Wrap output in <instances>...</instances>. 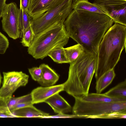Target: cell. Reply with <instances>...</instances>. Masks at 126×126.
<instances>
[{"instance_id":"8992f818","label":"cell","mask_w":126,"mask_h":126,"mask_svg":"<svg viewBox=\"0 0 126 126\" xmlns=\"http://www.w3.org/2000/svg\"><path fill=\"white\" fill-rule=\"evenodd\" d=\"M79 0H65L35 19H31L30 26L36 34L54 24H64Z\"/></svg>"},{"instance_id":"ffe728a7","label":"cell","mask_w":126,"mask_h":126,"mask_svg":"<svg viewBox=\"0 0 126 126\" xmlns=\"http://www.w3.org/2000/svg\"><path fill=\"white\" fill-rule=\"evenodd\" d=\"M64 49L69 63L75 61L84 51L83 47L78 44L70 47L64 48Z\"/></svg>"},{"instance_id":"d6986e66","label":"cell","mask_w":126,"mask_h":126,"mask_svg":"<svg viewBox=\"0 0 126 126\" xmlns=\"http://www.w3.org/2000/svg\"><path fill=\"white\" fill-rule=\"evenodd\" d=\"M31 18L27 11L20 8L19 11V37L21 38L25 32L30 26Z\"/></svg>"},{"instance_id":"7c38bea8","label":"cell","mask_w":126,"mask_h":126,"mask_svg":"<svg viewBox=\"0 0 126 126\" xmlns=\"http://www.w3.org/2000/svg\"><path fill=\"white\" fill-rule=\"evenodd\" d=\"M44 102L48 104L56 113H65L70 112L72 110L71 105L59 93L51 96Z\"/></svg>"},{"instance_id":"f546056e","label":"cell","mask_w":126,"mask_h":126,"mask_svg":"<svg viewBox=\"0 0 126 126\" xmlns=\"http://www.w3.org/2000/svg\"><path fill=\"white\" fill-rule=\"evenodd\" d=\"M7 0H0V18L2 17V13Z\"/></svg>"},{"instance_id":"5bb4252c","label":"cell","mask_w":126,"mask_h":126,"mask_svg":"<svg viewBox=\"0 0 126 126\" xmlns=\"http://www.w3.org/2000/svg\"><path fill=\"white\" fill-rule=\"evenodd\" d=\"M10 115L14 117H37L41 118L43 116L49 115L48 113L38 110L33 105L11 112Z\"/></svg>"},{"instance_id":"9c48e42d","label":"cell","mask_w":126,"mask_h":126,"mask_svg":"<svg viewBox=\"0 0 126 126\" xmlns=\"http://www.w3.org/2000/svg\"><path fill=\"white\" fill-rule=\"evenodd\" d=\"M19 11L16 4L11 2L5 4L2 16V29L14 39L19 37Z\"/></svg>"},{"instance_id":"484cf974","label":"cell","mask_w":126,"mask_h":126,"mask_svg":"<svg viewBox=\"0 0 126 126\" xmlns=\"http://www.w3.org/2000/svg\"><path fill=\"white\" fill-rule=\"evenodd\" d=\"M79 117L77 115H68L64 113H58L57 115H47L43 116L41 118H68Z\"/></svg>"},{"instance_id":"f1b7e54d","label":"cell","mask_w":126,"mask_h":126,"mask_svg":"<svg viewBox=\"0 0 126 126\" xmlns=\"http://www.w3.org/2000/svg\"><path fill=\"white\" fill-rule=\"evenodd\" d=\"M5 101L2 100L0 101V113H6V109Z\"/></svg>"},{"instance_id":"1f68e13d","label":"cell","mask_w":126,"mask_h":126,"mask_svg":"<svg viewBox=\"0 0 126 126\" xmlns=\"http://www.w3.org/2000/svg\"><path fill=\"white\" fill-rule=\"evenodd\" d=\"M3 100L0 97V101Z\"/></svg>"},{"instance_id":"52a82bcc","label":"cell","mask_w":126,"mask_h":126,"mask_svg":"<svg viewBox=\"0 0 126 126\" xmlns=\"http://www.w3.org/2000/svg\"><path fill=\"white\" fill-rule=\"evenodd\" d=\"M2 86L0 88V97L6 100L12 96L19 87L25 86L29 76L21 71L3 72Z\"/></svg>"},{"instance_id":"8fae6325","label":"cell","mask_w":126,"mask_h":126,"mask_svg":"<svg viewBox=\"0 0 126 126\" xmlns=\"http://www.w3.org/2000/svg\"><path fill=\"white\" fill-rule=\"evenodd\" d=\"M63 84L47 87H39L31 92L33 104L44 102L49 97L55 94L64 91Z\"/></svg>"},{"instance_id":"4dcf8cb0","label":"cell","mask_w":126,"mask_h":126,"mask_svg":"<svg viewBox=\"0 0 126 126\" xmlns=\"http://www.w3.org/2000/svg\"><path fill=\"white\" fill-rule=\"evenodd\" d=\"M1 79H2V77L1 75V74L0 73V86L1 83Z\"/></svg>"},{"instance_id":"6da1fadb","label":"cell","mask_w":126,"mask_h":126,"mask_svg":"<svg viewBox=\"0 0 126 126\" xmlns=\"http://www.w3.org/2000/svg\"><path fill=\"white\" fill-rule=\"evenodd\" d=\"M113 23L106 14L73 9L64 25L69 37L80 45L84 51L97 55L102 38Z\"/></svg>"},{"instance_id":"5b68a950","label":"cell","mask_w":126,"mask_h":126,"mask_svg":"<svg viewBox=\"0 0 126 126\" xmlns=\"http://www.w3.org/2000/svg\"><path fill=\"white\" fill-rule=\"evenodd\" d=\"M73 114L79 117L119 118L126 112V101L110 103L89 102L75 98Z\"/></svg>"},{"instance_id":"ba28073f","label":"cell","mask_w":126,"mask_h":126,"mask_svg":"<svg viewBox=\"0 0 126 126\" xmlns=\"http://www.w3.org/2000/svg\"><path fill=\"white\" fill-rule=\"evenodd\" d=\"M114 22L126 26V0H94Z\"/></svg>"},{"instance_id":"2e32d148","label":"cell","mask_w":126,"mask_h":126,"mask_svg":"<svg viewBox=\"0 0 126 126\" xmlns=\"http://www.w3.org/2000/svg\"><path fill=\"white\" fill-rule=\"evenodd\" d=\"M80 99L89 102L110 103L126 101V99L111 97L106 95L104 93L88 94L87 95Z\"/></svg>"},{"instance_id":"44dd1931","label":"cell","mask_w":126,"mask_h":126,"mask_svg":"<svg viewBox=\"0 0 126 126\" xmlns=\"http://www.w3.org/2000/svg\"><path fill=\"white\" fill-rule=\"evenodd\" d=\"M48 56L57 63H69L63 47H59L54 49L48 53Z\"/></svg>"},{"instance_id":"83f0119b","label":"cell","mask_w":126,"mask_h":126,"mask_svg":"<svg viewBox=\"0 0 126 126\" xmlns=\"http://www.w3.org/2000/svg\"><path fill=\"white\" fill-rule=\"evenodd\" d=\"M31 0H20V8L26 11L28 10Z\"/></svg>"},{"instance_id":"d4e9b609","label":"cell","mask_w":126,"mask_h":126,"mask_svg":"<svg viewBox=\"0 0 126 126\" xmlns=\"http://www.w3.org/2000/svg\"><path fill=\"white\" fill-rule=\"evenodd\" d=\"M9 42L7 38L0 32V54H4L9 46Z\"/></svg>"},{"instance_id":"277c9868","label":"cell","mask_w":126,"mask_h":126,"mask_svg":"<svg viewBox=\"0 0 126 126\" xmlns=\"http://www.w3.org/2000/svg\"><path fill=\"white\" fill-rule=\"evenodd\" d=\"M69 38L64 24H54L35 34L28 52L34 59L42 60L54 49L65 46Z\"/></svg>"},{"instance_id":"7402d4cb","label":"cell","mask_w":126,"mask_h":126,"mask_svg":"<svg viewBox=\"0 0 126 126\" xmlns=\"http://www.w3.org/2000/svg\"><path fill=\"white\" fill-rule=\"evenodd\" d=\"M6 102V108L7 113L9 115L10 110L16 105L22 103L32 102V98L31 93L18 97L11 96Z\"/></svg>"},{"instance_id":"cb8c5ba5","label":"cell","mask_w":126,"mask_h":126,"mask_svg":"<svg viewBox=\"0 0 126 126\" xmlns=\"http://www.w3.org/2000/svg\"><path fill=\"white\" fill-rule=\"evenodd\" d=\"M28 71L32 79L38 82L41 80L42 75V71L40 67L29 68Z\"/></svg>"},{"instance_id":"e0dca14e","label":"cell","mask_w":126,"mask_h":126,"mask_svg":"<svg viewBox=\"0 0 126 126\" xmlns=\"http://www.w3.org/2000/svg\"><path fill=\"white\" fill-rule=\"evenodd\" d=\"M73 9L106 14L97 5L90 2L87 0H79L74 5Z\"/></svg>"},{"instance_id":"7a4b0ae2","label":"cell","mask_w":126,"mask_h":126,"mask_svg":"<svg viewBox=\"0 0 126 126\" xmlns=\"http://www.w3.org/2000/svg\"><path fill=\"white\" fill-rule=\"evenodd\" d=\"M126 26L115 23L106 32L98 46L95 71L97 80L107 71L114 69L126 49Z\"/></svg>"},{"instance_id":"ac0fdd59","label":"cell","mask_w":126,"mask_h":126,"mask_svg":"<svg viewBox=\"0 0 126 126\" xmlns=\"http://www.w3.org/2000/svg\"><path fill=\"white\" fill-rule=\"evenodd\" d=\"M104 94L109 97L126 99V79L113 87Z\"/></svg>"},{"instance_id":"603a6c76","label":"cell","mask_w":126,"mask_h":126,"mask_svg":"<svg viewBox=\"0 0 126 126\" xmlns=\"http://www.w3.org/2000/svg\"><path fill=\"white\" fill-rule=\"evenodd\" d=\"M35 35L31 26L25 32L22 37L21 43L25 47H28L30 45Z\"/></svg>"},{"instance_id":"4316f807","label":"cell","mask_w":126,"mask_h":126,"mask_svg":"<svg viewBox=\"0 0 126 126\" xmlns=\"http://www.w3.org/2000/svg\"><path fill=\"white\" fill-rule=\"evenodd\" d=\"M32 102H28L19 104L11 108L9 111L10 114L11 112L17 110L30 106L33 105Z\"/></svg>"},{"instance_id":"9a60e30c","label":"cell","mask_w":126,"mask_h":126,"mask_svg":"<svg viewBox=\"0 0 126 126\" xmlns=\"http://www.w3.org/2000/svg\"><path fill=\"white\" fill-rule=\"evenodd\" d=\"M115 76L114 69L109 70L102 74L96 80L95 87L96 93H101L111 83Z\"/></svg>"},{"instance_id":"4fadbf2b","label":"cell","mask_w":126,"mask_h":126,"mask_svg":"<svg viewBox=\"0 0 126 126\" xmlns=\"http://www.w3.org/2000/svg\"><path fill=\"white\" fill-rule=\"evenodd\" d=\"M39 66L41 69L42 75L38 83L43 87L54 85L59 79V75L47 64H42Z\"/></svg>"},{"instance_id":"3957f363","label":"cell","mask_w":126,"mask_h":126,"mask_svg":"<svg viewBox=\"0 0 126 126\" xmlns=\"http://www.w3.org/2000/svg\"><path fill=\"white\" fill-rule=\"evenodd\" d=\"M97 55L84 51L70 63L68 79L64 90L74 97L81 98L89 94L95 73Z\"/></svg>"},{"instance_id":"30bf717a","label":"cell","mask_w":126,"mask_h":126,"mask_svg":"<svg viewBox=\"0 0 126 126\" xmlns=\"http://www.w3.org/2000/svg\"><path fill=\"white\" fill-rule=\"evenodd\" d=\"M65 0H31L27 11L31 19H35Z\"/></svg>"}]
</instances>
